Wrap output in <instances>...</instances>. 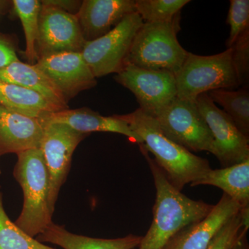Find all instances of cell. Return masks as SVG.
<instances>
[{"mask_svg": "<svg viewBox=\"0 0 249 249\" xmlns=\"http://www.w3.org/2000/svg\"><path fill=\"white\" fill-rule=\"evenodd\" d=\"M212 186L220 188L241 209H249V160L222 169H211L191 186Z\"/></svg>", "mask_w": 249, "mask_h": 249, "instance_id": "18", "label": "cell"}, {"mask_svg": "<svg viewBox=\"0 0 249 249\" xmlns=\"http://www.w3.org/2000/svg\"><path fill=\"white\" fill-rule=\"evenodd\" d=\"M247 232L248 231L242 234L232 249H249L248 240H247Z\"/></svg>", "mask_w": 249, "mask_h": 249, "instance_id": "30", "label": "cell"}, {"mask_svg": "<svg viewBox=\"0 0 249 249\" xmlns=\"http://www.w3.org/2000/svg\"><path fill=\"white\" fill-rule=\"evenodd\" d=\"M14 10L22 22L26 40L25 55L29 64L35 65L37 57L36 45L39 29V16L41 1L39 0H14Z\"/></svg>", "mask_w": 249, "mask_h": 249, "instance_id": "22", "label": "cell"}, {"mask_svg": "<svg viewBox=\"0 0 249 249\" xmlns=\"http://www.w3.org/2000/svg\"><path fill=\"white\" fill-rule=\"evenodd\" d=\"M232 55L231 47L209 56L188 52L181 68L175 74L177 97L196 101L199 95L213 90L239 88L240 82Z\"/></svg>", "mask_w": 249, "mask_h": 249, "instance_id": "5", "label": "cell"}, {"mask_svg": "<svg viewBox=\"0 0 249 249\" xmlns=\"http://www.w3.org/2000/svg\"><path fill=\"white\" fill-rule=\"evenodd\" d=\"M154 118L165 136L188 151L213 155V138L196 101L176 97Z\"/></svg>", "mask_w": 249, "mask_h": 249, "instance_id": "6", "label": "cell"}, {"mask_svg": "<svg viewBox=\"0 0 249 249\" xmlns=\"http://www.w3.org/2000/svg\"><path fill=\"white\" fill-rule=\"evenodd\" d=\"M231 48L232 62L241 86L249 80V29L241 34Z\"/></svg>", "mask_w": 249, "mask_h": 249, "instance_id": "27", "label": "cell"}, {"mask_svg": "<svg viewBox=\"0 0 249 249\" xmlns=\"http://www.w3.org/2000/svg\"><path fill=\"white\" fill-rule=\"evenodd\" d=\"M227 22L230 27L227 40L228 49L235 44L241 34L249 29V0H231Z\"/></svg>", "mask_w": 249, "mask_h": 249, "instance_id": "26", "label": "cell"}, {"mask_svg": "<svg viewBox=\"0 0 249 249\" xmlns=\"http://www.w3.org/2000/svg\"><path fill=\"white\" fill-rule=\"evenodd\" d=\"M40 147L49 178V206L53 214L60 188L70 173L77 146L89 134L80 133L61 124H44Z\"/></svg>", "mask_w": 249, "mask_h": 249, "instance_id": "8", "label": "cell"}, {"mask_svg": "<svg viewBox=\"0 0 249 249\" xmlns=\"http://www.w3.org/2000/svg\"><path fill=\"white\" fill-rule=\"evenodd\" d=\"M0 80L36 91L62 109L69 108L58 89L35 65L19 60L12 62L0 68Z\"/></svg>", "mask_w": 249, "mask_h": 249, "instance_id": "19", "label": "cell"}, {"mask_svg": "<svg viewBox=\"0 0 249 249\" xmlns=\"http://www.w3.org/2000/svg\"><path fill=\"white\" fill-rule=\"evenodd\" d=\"M142 236L128 235L116 239H101L72 233L63 226L52 223L36 237L41 243H51L62 249H134L138 247Z\"/></svg>", "mask_w": 249, "mask_h": 249, "instance_id": "17", "label": "cell"}, {"mask_svg": "<svg viewBox=\"0 0 249 249\" xmlns=\"http://www.w3.org/2000/svg\"><path fill=\"white\" fill-rule=\"evenodd\" d=\"M43 1L73 15L78 14L82 3L80 1H72V0H45Z\"/></svg>", "mask_w": 249, "mask_h": 249, "instance_id": "29", "label": "cell"}, {"mask_svg": "<svg viewBox=\"0 0 249 249\" xmlns=\"http://www.w3.org/2000/svg\"><path fill=\"white\" fill-rule=\"evenodd\" d=\"M42 124H61L80 133L89 134L91 132H112L128 137L131 142L142 143V140L134 133L124 121L116 115L103 116L99 113L83 107L49 113L39 119Z\"/></svg>", "mask_w": 249, "mask_h": 249, "instance_id": "16", "label": "cell"}, {"mask_svg": "<svg viewBox=\"0 0 249 249\" xmlns=\"http://www.w3.org/2000/svg\"><path fill=\"white\" fill-rule=\"evenodd\" d=\"M14 176L23 193V206L15 224L31 237H37L50 226L53 213L49 206V178L40 149L18 154Z\"/></svg>", "mask_w": 249, "mask_h": 249, "instance_id": "3", "label": "cell"}, {"mask_svg": "<svg viewBox=\"0 0 249 249\" xmlns=\"http://www.w3.org/2000/svg\"><path fill=\"white\" fill-rule=\"evenodd\" d=\"M0 106L33 118L64 110L40 93L0 80Z\"/></svg>", "mask_w": 249, "mask_h": 249, "instance_id": "20", "label": "cell"}, {"mask_svg": "<svg viewBox=\"0 0 249 249\" xmlns=\"http://www.w3.org/2000/svg\"><path fill=\"white\" fill-rule=\"evenodd\" d=\"M196 102L213 138V155L223 168L249 160V139L239 130L230 117L206 93L199 95Z\"/></svg>", "mask_w": 249, "mask_h": 249, "instance_id": "11", "label": "cell"}, {"mask_svg": "<svg viewBox=\"0 0 249 249\" xmlns=\"http://www.w3.org/2000/svg\"><path fill=\"white\" fill-rule=\"evenodd\" d=\"M0 249H57L41 243L31 237L10 219L3 205L0 186Z\"/></svg>", "mask_w": 249, "mask_h": 249, "instance_id": "23", "label": "cell"}, {"mask_svg": "<svg viewBox=\"0 0 249 249\" xmlns=\"http://www.w3.org/2000/svg\"><path fill=\"white\" fill-rule=\"evenodd\" d=\"M139 145L153 177L156 200L151 226L145 235L142 236L138 247L139 249H163L180 231L206 217L214 205L194 200L178 191L150 157L143 144Z\"/></svg>", "mask_w": 249, "mask_h": 249, "instance_id": "1", "label": "cell"}, {"mask_svg": "<svg viewBox=\"0 0 249 249\" xmlns=\"http://www.w3.org/2000/svg\"><path fill=\"white\" fill-rule=\"evenodd\" d=\"M190 0H136L135 9L144 22H170Z\"/></svg>", "mask_w": 249, "mask_h": 249, "instance_id": "24", "label": "cell"}, {"mask_svg": "<svg viewBox=\"0 0 249 249\" xmlns=\"http://www.w3.org/2000/svg\"><path fill=\"white\" fill-rule=\"evenodd\" d=\"M41 4L36 45L37 60L57 54L81 53L86 41L76 15L43 1Z\"/></svg>", "mask_w": 249, "mask_h": 249, "instance_id": "9", "label": "cell"}, {"mask_svg": "<svg viewBox=\"0 0 249 249\" xmlns=\"http://www.w3.org/2000/svg\"><path fill=\"white\" fill-rule=\"evenodd\" d=\"M180 16L170 22H144L134 36L124 65L175 73L188 52L178 40Z\"/></svg>", "mask_w": 249, "mask_h": 249, "instance_id": "4", "label": "cell"}, {"mask_svg": "<svg viewBox=\"0 0 249 249\" xmlns=\"http://www.w3.org/2000/svg\"><path fill=\"white\" fill-rule=\"evenodd\" d=\"M240 209L238 204L224 193L206 217L180 231L163 249H209L219 231Z\"/></svg>", "mask_w": 249, "mask_h": 249, "instance_id": "13", "label": "cell"}, {"mask_svg": "<svg viewBox=\"0 0 249 249\" xmlns=\"http://www.w3.org/2000/svg\"><path fill=\"white\" fill-rule=\"evenodd\" d=\"M143 23L137 12L132 13L106 35L85 42L81 54L95 78L118 73L124 68L134 36Z\"/></svg>", "mask_w": 249, "mask_h": 249, "instance_id": "7", "label": "cell"}, {"mask_svg": "<svg viewBox=\"0 0 249 249\" xmlns=\"http://www.w3.org/2000/svg\"><path fill=\"white\" fill-rule=\"evenodd\" d=\"M114 79L132 91L140 109L153 117L177 97L176 80L171 72L126 65Z\"/></svg>", "mask_w": 249, "mask_h": 249, "instance_id": "10", "label": "cell"}, {"mask_svg": "<svg viewBox=\"0 0 249 249\" xmlns=\"http://www.w3.org/2000/svg\"><path fill=\"white\" fill-rule=\"evenodd\" d=\"M116 116L124 121L142 139L147 152L155 156L156 163L178 191H182L186 184L202 178L212 169L209 160L168 139L160 130L155 118L140 108L129 114Z\"/></svg>", "mask_w": 249, "mask_h": 249, "instance_id": "2", "label": "cell"}, {"mask_svg": "<svg viewBox=\"0 0 249 249\" xmlns=\"http://www.w3.org/2000/svg\"><path fill=\"white\" fill-rule=\"evenodd\" d=\"M1 174V166H0V175Z\"/></svg>", "mask_w": 249, "mask_h": 249, "instance_id": "31", "label": "cell"}, {"mask_svg": "<svg viewBox=\"0 0 249 249\" xmlns=\"http://www.w3.org/2000/svg\"><path fill=\"white\" fill-rule=\"evenodd\" d=\"M136 12L134 0H85L76 15L86 42L96 40Z\"/></svg>", "mask_w": 249, "mask_h": 249, "instance_id": "14", "label": "cell"}, {"mask_svg": "<svg viewBox=\"0 0 249 249\" xmlns=\"http://www.w3.org/2000/svg\"><path fill=\"white\" fill-rule=\"evenodd\" d=\"M249 209H240L214 237L208 249H232L249 227Z\"/></svg>", "mask_w": 249, "mask_h": 249, "instance_id": "25", "label": "cell"}, {"mask_svg": "<svg viewBox=\"0 0 249 249\" xmlns=\"http://www.w3.org/2000/svg\"><path fill=\"white\" fill-rule=\"evenodd\" d=\"M35 65L49 78L68 103L97 85L81 53H64L38 59Z\"/></svg>", "mask_w": 249, "mask_h": 249, "instance_id": "12", "label": "cell"}, {"mask_svg": "<svg viewBox=\"0 0 249 249\" xmlns=\"http://www.w3.org/2000/svg\"><path fill=\"white\" fill-rule=\"evenodd\" d=\"M43 135L40 119L0 106V157L39 149Z\"/></svg>", "mask_w": 249, "mask_h": 249, "instance_id": "15", "label": "cell"}, {"mask_svg": "<svg viewBox=\"0 0 249 249\" xmlns=\"http://www.w3.org/2000/svg\"><path fill=\"white\" fill-rule=\"evenodd\" d=\"M19 60L12 47L0 39V68Z\"/></svg>", "mask_w": 249, "mask_h": 249, "instance_id": "28", "label": "cell"}, {"mask_svg": "<svg viewBox=\"0 0 249 249\" xmlns=\"http://www.w3.org/2000/svg\"><path fill=\"white\" fill-rule=\"evenodd\" d=\"M214 103L233 121L236 127L249 139V92L247 88L237 91L216 89L207 93Z\"/></svg>", "mask_w": 249, "mask_h": 249, "instance_id": "21", "label": "cell"}]
</instances>
